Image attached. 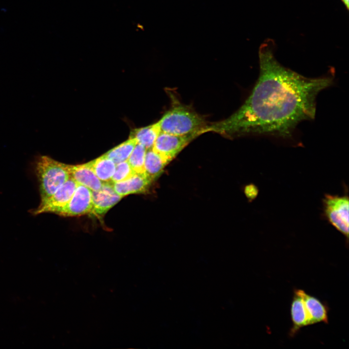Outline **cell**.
<instances>
[{
  "label": "cell",
  "mask_w": 349,
  "mask_h": 349,
  "mask_svg": "<svg viewBox=\"0 0 349 349\" xmlns=\"http://www.w3.org/2000/svg\"><path fill=\"white\" fill-rule=\"evenodd\" d=\"M272 45L267 42L259 48V77L244 103L228 118L208 125L206 132L288 138L299 124L314 118L317 96L333 84V74L312 78L296 73L276 60Z\"/></svg>",
  "instance_id": "obj_1"
},
{
  "label": "cell",
  "mask_w": 349,
  "mask_h": 349,
  "mask_svg": "<svg viewBox=\"0 0 349 349\" xmlns=\"http://www.w3.org/2000/svg\"><path fill=\"white\" fill-rule=\"evenodd\" d=\"M160 132L183 135L205 133L207 125L205 119L187 107L175 105L158 122Z\"/></svg>",
  "instance_id": "obj_2"
},
{
  "label": "cell",
  "mask_w": 349,
  "mask_h": 349,
  "mask_svg": "<svg viewBox=\"0 0 349 349\" xmlns=\"http://www.w3.org/2000/svg\"><path fill=\"white\" fill-rule=\"evenodd\" d=\"M40 201L52 195L69 178L67 164L48 156L40 155L35 162Z\"/></svg>",
  "instance_id": "obj_3"
},
{
  "label": "cell",
  "mask_w": 349,
  "mask_h": 349,
  "mask_svg": "<svg viewBox=\"0 0 349 349\" xmlns=\"http://www.w3.org/2000/svg\"><path fill=\"white\" fill-rule=\"evenodd\" d=\"M323 214L326 220L349 239V206L348 194L342 196L325 194L322 199Z\"/></svg>",
  "instance_id": "obj_4"
},
{
  "label": "cell",
  "mask_w": 349,
  "mask_h": 349,
  "mask_svg": "<svg viewBox=\"0 0 349 349\" xmlns=\"http://www.w3.org/2000/svg\"><path fill=\"white\" fill-rule=\"evenodd\" d=\"M199 135L197 133L177 135L160 132L152 148L170 162L187 144Z\"/></svg>",
  "instance_id": "obj_5"
},
{
  "label": "cell",
  "mask_w": 349,
  "mask_h": 349,
  "mask_svg": "<svg viewBox=\"0 0 349 349\" xmlns=\"http://www.w3.org/2000/svg\"><path fill=\"white\" fill-rule=\"evenodd\" d=\"M92 207V190L83 185L77 184L69 202L55 214L63 217L81 216L90 214Z\"/></svg>",
  "instance_id": "obj_6"
},
{
  "label": "cell",
  "mask_w": 349,
  "mask_h": 349,
  "mask_svg": "<svg viewBox=\"0 0 349 349\" xmlns=\"http://www.w3.org/2000/svg\"><path fill=\"white\" fill-rule=\"evenodd\" d=\"M77 184L75 181L70 177L52 195L40 201L39 206L32 209L31 213L34 215L44 213H55L69 202Z\"/></svg>",
  "instance_id": "obj_7"
},
{
  "label": "cell",
  "mask_w": 349,
  "mask_h": 349,
  "mask_svg": "<svg viewBox=\"0 0 349 349\" xmlns=\"http://www.w3.org/2000/svg\"><path fill=\"white\" fill-rule=\"evenodd\" d=\"M122 198L115 191L111 182H104L98 190H92L93 207L90 214L102 216Z\"/></svg>",
  "instance_id": "obj_8"
},
{
  "label": "cell",
  "mask_w": 349,
  "mask_h": 349,
  "mask_svg": "<svg viewBox=\"0 0 349 349\" xmlns=\"http://www.w3.org/2000/svg\"><path fill=\"white\" fill-rule=\"evenodd\" d=\"M302 298L310 319V325L319 322L328 323L329 308L325 303L303 290H294Z\"/></svg>",
  "instance_id": "obj_9"
},
{
  "label": "cell",
  "mask_w": 349,
  "mask_h": 349,
  "mask_svg": "<svg viewBox=\"0 0 349 349\" xmlns=\"http://www.w3.org/2000/svg\"><path fill=\"white\" fill-rule=\"evenodd\" d=\"M152 182L145 174L135 173L126 180L112 184L115 191L123 197L130 194L144 193Z\"/></svg>",
  "instance_id": "obj_10"
},
{
  "label": "cell",
  "mask_w": 349,
  "mask_h": 349,
  "mask_svg": "<svg viewBox=\"0 0 349 349\" xmlns=\"http://www.w3.org/2000/svg\"><path fill=\"white\" fill-rule=\"evenodd\" d=\"M70 177L78 184L83 185L91 190H97L103 182L99 180L87 163L79 165L67 164Z\"/></svg>",
  "instance_id": "obj_11"
},
{
  "label": "cell",
  "mask_w": 349,
  "mask_h": 349,
  "mask_svg": "<svg viewBox=\"0 0 349 349\" xmlns=\"http://www.w3.org/2000/svg\"><path fill=\"white\" fill-rule=\"evenodd\" d=\"M290 315L292 325L289 333L291 337L294 336L301 328L310 325L303 301L295 291L291 303Z\"/></svg>",
  "instance_id": "obj_12"
},
{
  "label": "cell",
  "mask_w": 349,
  "mask_h": 349,
  "mask_svg": "<svg viewBox=\"0 0 349 349\" xmlns=\"http://www.w3.org/2000/svg\"><path fill=\"white\" fill-rule=\"evenodd\" d=\"M169 163L152 148L146 149L144 164L145 175L153 182L159 176Z\"/></svg>",
  "instance_id": "obj_13"
},
{
  "label": "cell",
  "mask_w": 349,
  "mask_h": 349,
  "mask_svg": "<svg viewBox=\"0 0 349 349\" xmlns=\"http://www.w3.org/2000/svg\"><path fill=\"white\" fill-rule=\"evenodd\" d=\"M87 163L102 182H111L116 165L111 159L103 155Z\"/></svg>",
  "instance_id": "obj_14"
},
{
  "label": "cell",
  "mask_w": 349,
  "mask_h": 349,
  "mask_svg": "<svg viewBox=\"0 0 349 349\" xmlns=\"http://www.w3.org/2000/svg\"><path fill=\"white\" fill-rule=\"evenodd\" d=\"M160 132L158 122L153 125L133 129L129 138H135L138 143L144 146L146 149L153 147L158 136Z\"/></svg>",
  "instance_id": "obj_15"
},
{
  "label": "cell",
  "mask_w": 349,
  "mask_h": 349,
  "mask_svg": "<svg viewBox=\"0 0 349 349\" xmlns=\"http://www.w3.org/2000/svg\"><path fill=\"white\" fill-rule=\"evenodd\" d=\"M137 143V141L135 138H129L104 155L115 164H117L127 160Z\"/></svg>",
  "instance_id": "obj_16"
},
{
  "label": "cell",
  "mask_w": 349,
  "mask_h": 349,
  "mask_svg": "<svg viewBox=\"0 0 349 349\" xmlns=\"http://www.w3.org/2000/svg\"><path fill=\"white\" fill-rule=\"evenodd\" d=\"M146 151L144 146L137 143L127 159L135 173L145 174L144 164Z\"/></svg>",
  "instance_id": "obj_17"
},
{
  "label": "cell",
  "mask_w": 349,
  "mask_h": 349,
  "mask_svg": "<svg viewBox=\"0 0 349 349\" xmlns=\"http://www.w3.org/2000/svg\"><path fill=\"white\" fill-rule=\"evenodd\" d=\"M135 174L127 160L116 164L115 171L111 177V183L126 180Z\"/></svg>",
  "instance_id": "obj_18"
},
{
  "label": "cell",
  "mask_w": 349,
  "mask_h": 349,
  "mask_svg": "<svg viewBox=\"0 0 349 349\" xmlns=\"http://www.w3.org/2000/svg\"><path fill=\"white\" fill-rule=\"evenodd\" d=\"M245 192L247 197L252 200L257 197L258 194V189L255 185L250 184L246 187Z\"/></svg>",
  "instance_id": "obj_19"
},
{
  "label": "cell",
  "mask_w": 349,
  "mask_h": 349,
  "mask_svg": "<svg viewBox=\"0 0 349 349\" xmlns=\"http://www.w3.org/2000/svg\"><path fill=\"white\" fill-rule=\"evenodd\" d=\"M347 10L349 8V0H341Z\"/></svg>",
  "instance_id": "obj_20"
}]
</instances>
